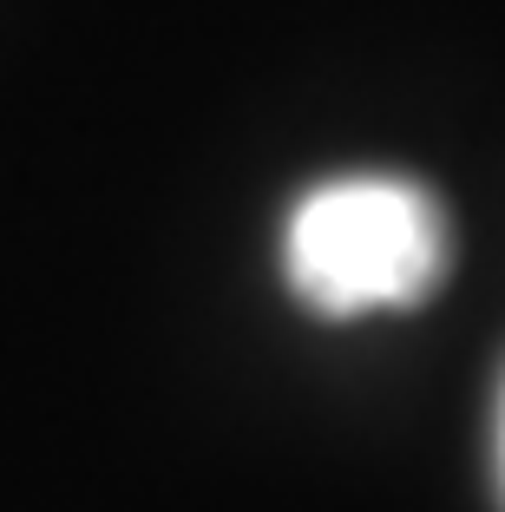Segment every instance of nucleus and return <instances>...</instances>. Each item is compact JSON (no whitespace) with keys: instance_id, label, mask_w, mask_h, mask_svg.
Masks as SVG:
<instances>
[{"instance_id":"f257e3e1","label":"nucleus","mask_w":505,"mask_h":512,"mask_svg":"<svg viewBox=\"0 0 505 512\" xmlns=\"http://www.w3.org/2000/svg\"><path fill=\"white\" fill-rule=\"evenodd\" d=\"M276 263H283V289L309 316H394L446 283L453 230L420 178L342 171L289 204Z\"/></svg>"},{"instance_id":"f03ea898","label":"nucleus","mask_w":505,"mask_h":512,"mask_svg":"<svg viewBox=\"0 0 505 512\" xmlns=\"http://www.w3.org/2000/svg\"><path fill=\"white\" fill-rule=\"evenodd\" d=\"M486 453H492V493H499V512H505V375L492 388V434H486Z\"/></svg>"}]
</instances>
